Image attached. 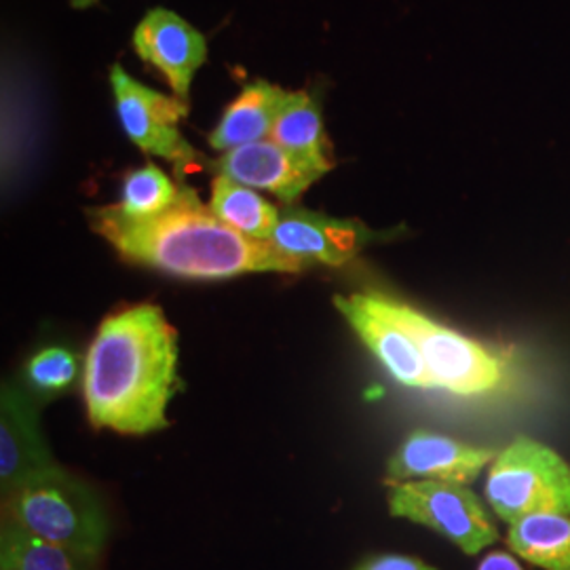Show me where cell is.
Listing matches in <instances>:
<instances>
[{
    "mask_svg": "<svg viewBox=\"0 0 570 570\" xmlns=\"http://www.w3.org/2000/svg\"><path fill=\"white\" fill-rule=\"evenodd\" d=\"M334 305L397 383L412 389H435L421 348L393 313L389 296L357 292L336 296Z\"/></svg>",
    "mask_w": 570,
    "mask_h": 570,
    "instance_id": "8",
    "label": "cell"
},
{
    "mask_svg": "<svg viewBox=\"0 0 570 570\" xmlns=\"http://www.w3.org/2000/svg\"><path fill=\"white\" fill-rule=\"evenodd\" d=\"M389 513L440 532L468 556H475L499 539L484 503L456 482L412 480L393 482L387 492Z\"/></svg>",
    "mask_w": 570,
    "mask_h": 570,
    "instance_id": "5",
    "label": "cell"
},
{
    "mask_svg": "<svg viewBox=\"0 0 570 570\" xmlns=\"http://www.w3.org/2000/svg\"><path fill=\"white\" fill-rule=\"evenodd\" d=\"M487 501L508 524L534 513L570 515V465L546 444L518 438L492 461Z\"/></svg>",
    "mask_w": 570,
    "mask_h": 570,
    "instance_id": "4",
    "label": "cell"
},
{
    "mask_svg": "<svg viewBox=\"0 0 570 570\" xmlns=\"http://www.w3.org/2000/svg\"><path fill=\"white\" fill-rule=\"evenodd\" d=\"M176 389L178 332L164 308L144 303L104 317L82 376L94 428L129 435L167 428V406Z\"/></svg>",
    "mask_w": 570,
    "mask_h": 570,
    "instance_id": "1",
    "label": "cell"
},
{
    "mask_svg": "<svg viewBox=\"0 0 570 570\" xmlns=\"http://www.w3.org/2000/svg\"><path fill=\"white\" fill-rule=\"evenodd\" d=\"M180 193L183 186L171 183L161 167L148 164L125 176L117 207L127 216L148 218L164 214L180 199Z\"/></svg>",
    "mask_w": 570,
    "mask_h": 570,
    "instance_id": "19",
    "label": "cell"
},
{
    "mask_svg": "<svg viewBox=\"0 0 570 570\" xmlns=\"http://www.w3.org/2000/svg\"><path fill=\"white\" fill-rule=\"evenodd\" d=\"M0 562L13 570H94L96 560L51 546L4 518L0 530Z\"/></svg>",
    "mask_w": 570,
    "mask_h": 570,
    "instance_id": "18",
    "label": "cell"
},
{
    "mask_svg": "<svg viewBox=\"0 0 570 570\" xmlns=\"http://www.w3.org/2000/svg\"><path fill=\"white\" fill-rule=\"evenodd\" d=\"M110 87L122 131L146 155L186 169H197L204 157L186 142L180 122L188 115V102L165 96L136 81L121 66H112Z\"/></svg>",
    "mask_w": 570,
    "mask_h": 570,
    "instance_id": "7",
    "label": "cell"
},
{
    "mask_svg": "<svg viewBox=\"0 0 570 570\" xmlns=\"http://www.w3.org/2000/svg\"><path fill=\"white\" fill-rule=\"evenodd\" d=\"M60 465L42 442L37 410L20 389H2L0 406V482L2 494Z\"/></svg>",
    "mask_w": 570,
    "mask_h": 570,
    "instance_id": "13",
    "label": "cell"
},
{
    "mask_svg": "<svg viewBox=\"0 0 570 570\" xmlns=\"http://www.w3.org/2000/svg\"><path fill=\"white\" fill-rule=\"evenodd\" d=\"M89 226L125 261L186 279H226L247 273H301L271 242L249 239L225 225L199 195L183 186L180 199L164 214L134 218L117 205L87 212Z\"/></svg>",
    "mask_w": 570,
    "mask_h": 570,
    "instance_id": "2",
    "label": "cell"
},
{
    "mask_svg": "<svg viewBox=\"0 0 570 570\" xmlns=\"http://www.w3.org/2000/svg\"><path fill=\"white\" fill-rule=\"evenodd\" d=\"M79 362L75 353L61 346L42 348L28 362V379L30 383L41 391H61L70 387L77 379Z\"/></svg>",
    "mask_w": 570,
    "mask_h": 570,
    "instance_id": "20",
    "label": "cell"
},
{
    "mask_svg": "<svg viewBox=\"0 0 570 570\" xmlns=\"http://www.w3.org/2000/svg\"><path fill=\"white\" fill-rule=\"evenodd\" d=\"M391 308L414 336L435 389L473 397L490 393L503 383V362L487 346L429 320L400 301L391 298Z\"/></svg>",
    "mask_w": 570,
    "mask_h": 570,
    "instance_id": "6",
    "label": "cell"
},
{
    "mask_svg": "<svg viewBox=\"0 0 570 570\" xmlns=\"http://www.w3.org/2000/svg\"><path fill=\"white\" fill-rule=\"evenodd\" d=\"M209 207L225 225L256 242H271L282 214L254 188H247L226 176L214 178Z\"/></svg>",
    "mask_w": 570,
    "mask_h": 570,
    "instance_id": "17",
    "label": "cell"
},
{
    "mask_svg": "<svg viewBox=\"0 0 570 570\" xmlns=\"http://www.w3.org/2000/svg\"><path fill=\"white\" fill-rule=\"evenodd\" d=\"M4 518L51 546L91 560L108 541V518L98 497L61 468L7 492Z\"/></svg>",
    "mask_w": 570,
    "mask_h": 570,
    "instance_id": "3",
    "label": "cell"
},
{
    "mask_svg": "<svg viewBox=\"0 0 570 570\" xmlns=\"http://www.w3.org/2000/svg\"><path fill=\"white\" fill-rule=\"evenodd\" d=\"M372 239H376V235L357 220L332 218L301 207H285L273 230L271 244L285 256L306 265L343 266L351 263Z\"/></svg>",
    "mask_w": 570,
    "mask_h": 570,
    "instance_id": "9",
    "label": "cell"
},
{
    "mask_svg": "<svg viewBox=\"0 0 570 570\" xmlns=\"http://www.w3.org/2000/svg\"><path fill=\"white\" fill-rule=\"evenodd\" d=\"M216 171L218 176H226L247 188L266 190L279 197L285 205L294 204L311 184L326 176L273 140L245 144L223 153L216 161Z\"/></svg>",
    "mask_w": 570,
    "mask_h": 570,
    "instance_id": "12",
    "label": "cell"
},
{
    "mask_svg": "<svg viewBox=\"0 0 570 570\" xmlns=\"http://www.w3.org/2000/svg\"><path fill=\"white\" fill-rule=\"evenodd\" d=\"M494 459V450L469 446L429 431H414L389 459L387 475L391 482L435 480L468 487Z\"/></svg>",
    "mask_w": 570,
    "mask_h": 570,
    "instance_id": "11",
    "label": "cell"
},
{
    "mask_svg": "<svg viewBox=\"0 0 570 570\" xmlns=\"http://www.w3.org/2000/svg\"><path fill=\"white\" fill-rule=\"evenodd\" d=\"M355 570H438L425 564L419 558L410 556H397V553H387V556H376L362 562Z\"/></svg>",
    "mask_w": 570,
    "mask_h": 570,
    "instance_id": "21",
    "label": "cell"
},
{
    "mask_svg": "<svg viewBox=\"0 0 570 570\" xmlns=\"http://www.w3.org/2000/svg\"><path fill=\"white\" fill-rule=\"evenodd\" d=\"M296 91H285L268 81L245 85L242 94L226 106L223 117L209 134L214 150L228 153L245 144L268 140L277 119L292 104Z\"/></svg>",
    "mask_w": 570,
    "mask_h": 570,
    "instance_id": "14",
    "label": "cell"
},
{
    "mask_svg": "<svg viewBox=\"0 0 570 570\" xmlns=\"http://www.w3.org/2000/svg\"><path fill=\"white\" fill-rule=\"evenodd\" d=\"M268 140L284 146L285 150H289L292 155L301 157L303 161L317 167L324 174L334 167L332 146L324 129L322 102L317 96L308 91H296L292 104L275 122Z\"/></svg>",
    "mask_w": 570,
    "mask_h": 570,
    "instance_id": "15",
    "label": "cell"
},
{
    "mask_svg": "<svg viewBox=\"0 0 570 570\" xmlns=\"http://www.w3.org/2000/svg\"><path fill=\"white\" fill-rule=\"evenodd\" d=\"M478 570H524L522 569V564L510 556V553H505V551H492L489 553L482 562H480V567Z\"/></svg>",
    "mask_w": 570,
    "mask_h": 570,
    "instance_id": "22",
    "label": "cell"
},
{
    "mask_svg": "<svg viewBox=\"0 0 570 570\" xmlns=\"http://www.w3.org/2000/svg\"><path fill=\"white\" fill-rule=\"evenodd\" d=\"M508 543L511 550L534 567L570 570V515H527L510 524Z\"/></svg>",
    "mask_w": 570,
    "mask_h": 570,
    "instance_id": "16",
    "label": "cell"
},
{
    "mask_svg": "<svg viewBox=\"0 0 570 570\" xmlns=\"http://www.w3.org/2000/svg\"><path fill=\"white\" fill-rule=\"evenodd\" d=\"M138 58L155 66L165 77L176 98L188 102L195 75L207 60L204 35L167 9H153L134 30Z\"/></svg>",
    "mask_w": 570,
    "mask_h": 570,
    "instance_id": "10",
    "label": "cell"
},
{
    "mask_svg": "<svg viewBox=\"0 0 570 570\" xmlns=\"http://www.w3.org/2000/svg\"><path fill=\"white\" fill-rule=\"evenodd\" d=\"M70 2H72L75 9H87V7H91V4H96L100 0H70Z\"/></svg>",
    "mask_w": 570,
    "mask_h": 570,
    "instance_id": "23",
    "label": "cell"
},
{
    "mask_svg": "<svg viewBox=\"0 0 570 570\" xmlns=\"http://www.w3.org/2000/svg\"><path fill=\"white\" fill-rule=\"evenodd\" d=\"M0 570H13L9 564H4V562H0Z\"/></svg>",
    "mask_w": 570,
    "mask_h": 570,
    "instance_id": "24",
    "label": "cell"
}]
</instances>
